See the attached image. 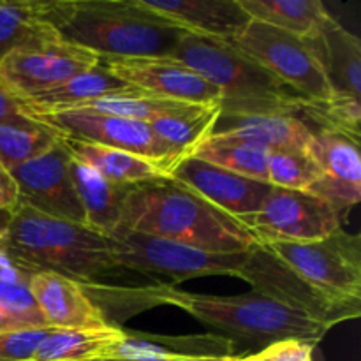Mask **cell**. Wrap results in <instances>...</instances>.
Segmentation results:
<instances>
[{"label":"cell","mask_w":361,"mask_h":361,"mask_svg":"<svg viewBox=\"0 0 361 361\" xmlns=\"http://www.w3.org/2000/svg\"><path fill=\"white\" fill-rule=\"evenodd\" d=\"M169 56L219 88L221 115L298 116L307 101L226 39L182 32Z\"/></svg>","instance_id":"3957f363"},{"label":"cell","mask_w":361,"mask_h":361,"mask_svg":"<svg viewBox=\"0 0 361 361\" xmlns=\"http://www.w3.org/2000/svg\"><path fill=\"white\" fill-rule=\"evenodd\" d=\"M133 90H137V88L120 80L108 67L99 63L92 69L69 78L56 87L30 95L20 102L27 115H30V113L67 111V109H74L85 102L104 97V95L123 94V92Z\"/></svg>","instance_id":"7402d4cb"},{"label":"cell","mask_w":361,"mask_h":361,"mask_svg":"<svg viewBox=\"0 0 361 361\" xmlns=\"http://www.w3.org/2000/svg\"><path fill=\"white\" fill-rule=\"evenodd\" d=\"M97 361H127V360H97Z\"/></svg>","instance_id":"b9f144b4"},{"label":"cell","mask_w":361,"mask_h":361,"mask_svg":"<svg viewBox=\"0 0 361 361\" xmlns=\"http://www.w3.org/2000/svg\"><path fill=\"white\" fill-rule=\"evenodd\" d=\"M53 328H25L0 334V361H32L35 349Z\"/></svg>","instance_id":"e575fe53"},{"label":"cell","mask_w":361,"mask_h":361,"mask_svg":"<svg viewBox=\"0 0 361 361\" xmlns=\"http://www.w3.org/2000/svg\"><path fill=\"white\" fill-rule=\"evenodd\" d=\"M169 178L196 190L208 203L240 222L256 214L271 192L270 183L245 178L192 155L180 161Z\"/></svg>","instance_id":"9a60e30c"},{"label":"cell","mask_w":361,"mask_h":361,"mask_svg":"<svg viewBox=\"0 0 361 361\" xmlns=\"http://www.w3.org/2000/svg\"><path fill=\"white\" fill-rule=\"evenodd\" d=\"M236 277L249 282L252 291L326 324L330 330L338 323L358 319L361 314V303L338 302L323 295L261 245L249 250Z\"/></svg>","instance_id":"30bf717a"},{"label":"cell","mask_w":361,"mask_h":361,"mask_svg":"<svg viewBox=\"0 0 361 361\" xmlns=\"http://www.w3.org/2000/svg\"><path fill=\"white\" fill-rule=\"evenodd\" d=\"M261 361H314V345L302 341H279L257 353Z\"/></svg>","instance_id":"d590c367"},{"label":"cell","mask_w":361,"mask_h":361,"mask_svg":"<svg viewBox=\"0 0 361 361\" xmlns=\"http://www.w3.org/2000/svg\"><path fill=\"white\" fill-rule=\"evenodd\" d=\"M35 271L0 250V309L21 328H48L30 291Z\"/></svg>","instance_id":"4dcf8cb0"},{"label":"cell","mask_w":361,"mask_h":361,"mask_svg":"<svg viewBox=\"0 0 361 361\" xmlns=\"http://www.w3.org/2000/svg\"><path fill=\"white\" fill-rule=\"evenodd\" d=\"M235 342L221 335H166L123 330L106 360L127 361H231Z\"/></svg>","instance_id":"ac0fdd59"},{"label":"cell","mask_w":361,"mask_h":361,"mask_svg":"<svg viewBox=\"0 0 361 361\" xmlns=\"http://www.w3.org/2000/svg\"><path fill=\"white\" fill-rule=\"evenodd\" d=\"M231 42L307 101L324 102L334 97V90L328 85L319 63L302 37L250 20Z\"/></svg>","instance_id":"ba28073f"},{"label":"cell","mask_w":361,"mask_h":361,"mask_svg":"<svg viewBox=\"0 0 361 361\" xmlns=\"http://www.w3.org/2000/svg\"><path fill=\"white\" fill-rule=\"evenodd\" d=\"M231 361H261V360H259V356H257V353H256V355L243 356V358H236V356H235V358H233Z\"/></svg>","instance_id":"60d3db41"},{"label":"cell","mask_w":361,"mask_h":361,"mask_svg":"<svg viewBox=\"0 0 361 361\" xmlns=\"http://www.w3.org/2000/svg\"><path fill=\"white\" fill-rule=\"evenodd\" d=\"M298 118L303 120L310 129L316 127L314 130H331L360 141L361 99L334 94L330 101H305L300 109Z\"/></svg>","instance_id":"d6a6232c"},{"label":"cell","mask_w":361,"mask_h":361,"mask_svg":"<svg viewBox=\"0 0 361 361\" xmlns=\"http://www.w3.org/2000/svg\"><path fill=\"white\" fill-rule=\"evenodd\" d=\"M101 63L120 80L148 94L196 106H221L219 88L173 56L102 59Z\"/></svg>","instance_id":"5bb4252c"},{"label":"cell","mask_w":361,"mask_h":361,"mask_svg":"<svg viewBox=\"0 0 361 361\" xmlns=\"http://www.w3.org/2000/svg\"><path fill=\"white\" fill-rule=\"evenodd\" d=\"M159 288V303L178 307L208 326L264 348L279 341H302L316 345L330 331L326 324L256 291L238 296H212L178 291L173 286Z\"/></svg>","instance_id":"5b68a950"},{"label":"cell","mask_w":361,"mask_h":361,"mask_svg":"<svg viewBox=\"0 0 361 361\" xmlns=\"http://www.w3.org/2000/svg\"><path fill=\"white\" fill-rule=\"evenodd\" d=\"M250 20L271 25L296 37L312 34L328 16L321 0H238Z\"/></svg>","instance_id":"f1b7e54d"},{"label":"cell","mask_w":361,"mask_h":361,"mask_svg":"<svg viewBox=\"0 0 361 361\" xmlns=\"http://www.w3.org/2000/svg\"><path fill=\"white\" fill-rule=\"evenodd\" d=\"M312 288L338 302L361 303V240L337 229L307 243H257Z\"/></svg>","instance_id":"8992f818"},{"label":"cell","mask_w":361,"mask_h":361,"mask_svg":"<svg viewBox=\"0 0 361 361\" xmlns=\"http://www.w3.org/2000/svg\"><path fill=\"white\" fill-rule=\"evenodd\" d=\"M99 63L101 59L95 53L63 41L60 35L39 39L0 59V87L18 101H25Z\"/></svg>","instance_id":"9c48e42d"},{"label":"cell","mask_w":361,"mask_h":361,"mask_svg":"<svg viewBox=\"0 0 361 361\" xmlns=\"http://www.w3.org/2000/svg\"><path fill=\"white\" fill-rule=\"evenodd\" d=\"M242 224L257 243H307L341 229V215L312 194L271 187L263 207Z\"/></svg>","instance_id":"7c38bea8"},{"label":"cell","mask_w":361,"mask_h":361,"mask_svg":"<svg viewBox=\"0 0 361 361\" xmlns=\"http://www.w3.org/2000/svg\"><path fill=\"white\" fill-rule=\"evenodd\" d=\"M13 214H14V212L0 210V240H2L4 236H6L7 229H9L11 221H13Z\"/></svg>","instance_id":"ab89813d"},{"label":"cell","mask_w":361,"mask_h":361,"mask_svg":"<svg viewBox=\"0 0 361 361\" xmlns=\"http://www.w3.org/2000/svg\"><path fill=\"white\" fill-rule=\"evenodd\" d=\"M66 141L71 155L76 161L87 164L109 182L122 183V185H143L155 180L169 178L161 168L130 152L87 143V141L67 140V137Z\"/></svg>","instance_id":"cb8c5ba5"},{"label":"cell","mask_w":361,"mask_h":361,"mask_svg":"<svg viewBox=\"0 0 361 361\" xmlns=\"http://www.w3.org/2000/svg\"><path fill=\"white\" fill-rule=\"evenodd\" d=\"M13 330H25V328H21L20 324L9 316V314H6L2 309H0V334H2V331H13Z\"/></svg>","instance_id":"f35d334b"},{"label":"cell","mask_w":361,"mask_h":361,"mask_svg":"<svg viewBox=\"0 0 361 361\" xmlns=\"http://www.w3.org/2000/svg\"><path fill=\"white\" fill-rule=\"evenodd\" d=\"M212 134L240 137L268 152L309 150L314 140V129L291 115H219Z\"/></svg>","instance_id":"44dd1931"},{"label":"cell","mask_w":361,"mask_h":361,"mask_svg":"<svg viewBox=\"0 0 361 361\" xmlns=\"http://www.w3.org/2000/svg\"><path fill=\"white\" fill-rule=\"evenodd\" d=\"M0 250L34 271H53L80 284L116 270L111 238L85 224L48 217L18 204Z\"/></svg>","instance_id":"277c9868"},{"label":"cell","mask_w":361,"mask_h":361,"mask_svg":"<svg viewBox=\"0 0 361 361\" xmlns=\"http://www.w3.org/2000/svg\"><path fill=\"white\" fill-rule=\"evenodd\" d=\"M53 25L63 41L99 59L169 56L182 30L134 0H55Z\"/></svg>","instance_id":"7a4b0ae2"},{"label":"cell","mask_w":361,"mask_h":361,"mask_svg":"<svg viewBox=\"0 0 361 361\" xmlns=\"http://www.w3.org/2000/svg\"><path fill=\"white\" fill-rule=\"evenodd\" d=\"M323 171L309 150L270 152L268 159V183L289 190H307L319 182Z\"/></svg>","instance_id":"836d02e7"},{"label":"cell","mask_w":361,"mask_h":361,"mask_svg":"<svg viewBox=\"0 0 361 361\" xmlns=\"http://www.w3.org/2000/svg\"><path fill=\"white\" fill-rule=\"evenodd\" d=\"M71 178L83 207L88 228L109 236L116 231L120 212L127 196L137 185H122L109 182L83 162L71 159Z\"/></svg>","instance_id":"603a6c76"},{"label":"cell","mask_w":361,"mask_h":361,"mask_svg":"<svg viewBox=\"0 0 361 361\" xmlns=\"http://www.w3.org/2000/svg\"><path fill=\"white\" fill-rule=\"evenodd\" d=\"M62 134L27 116L20 122L0 123V164L11 171L55 147Z\"/></svg>","instance_id":"f546056e"},{"label":"cell","mask_w":361,"mask_h":361,"mask_svg":"<svg viewBox=\"0 0 361 361\" xmlns=\"http://www.w3.org/2000/svg\"><path fill=\"white\" fill-rule=\"evenodd\" d=\"M122 334L123 330L118 326L99 330H51L35 349L32 361L106 360L111 345Z\"/></svg>","instance_id":"4316f807"},{"label":"cell","mask_w":361,"mask_h":361,"mask_svg":"<svg viewBox=\"0 0 361 361\" xmlns=\"http://www.w3.org/2000/svg\"><path fill=\"white\" fill-rule=\"evenodd\" d=\"M56 35L59 32L53 25V2L0 0V59L28 42Z\"/></svg>","instance_id":"484cf974"},{"label":"cell","mask_w":361,"mask_h":361,"mask_svg":"<svg viewBox=\"0 0 361 361\" xmlns=\"http://www.w3.org/2000/svg\"><path fill=\"white\" fill-rule=\"evenodd\" d=\"M221 115V106H204L200 111L173 118H162L150 123L159 140L180 159L192 155L197 145L214 130L215 122Z\"/></svg>","instance_id":"1f68e13d"},{"label":"cell","mask_w":361,"mask_h":361,"mask_svg":"<svg viewBox=\"0 0 361 361\" xmlns=\"http://www.w3.org/2000/svg\"><path fill=\"white\" fill-rule=\"evenodd\" d=\"M20 204L18 187L11 173L0 164V210L14 212Z\"/></svg>","instance_id":"8d00e7d4"},{"label":"cell","mask_w":361,"mask_h":361,"mask_svg":"<svg viewBox=\"0 0 361 361\" xmlns=\"http://www.w3.org/2000/svg\"><path fill=\"white\" fill-rule=\"evenodd\" d=\"M71 159L73 155L66 137H62L48 152L9 173L16 182L20 204L48 217L87 226L83 207L71 178Z\"/></svg>","instance_id":"4fadbf2b"},{"label":"cell","mask_w":361,"mask_h":361,"mask_svg":"<svg viewBox=\"0 0 361 361\" xmlns=\"http://www.w3.org/2000/svg\"><path fill=\"white\" fill-rule=\"evenodd\" d=\"M182 32L231 41L250 21L238 0H134Z\"/></svg>","instance_id":"d6986e66"},{"label":"cell","mask_w":361,"mask_h":361,"mask_svg":"<svg viewBox=\"0 0 361 361\" xmlns=\"http://www.w3.org/2000/svg\"><path fill=\"white\" fill-rule=\"evenodd\" d=\"M28 116L53 127L67 140L130 152L161 168L168 176L180 162V159L159 140L150 123L140 120L90 111L30 113Z\"/></svg>","instance_id":"8fae6325"},{"label":"cell","mask_w":361,"mask_h":361,"mask_svg":"<svg viewBox=\"0 0 361 361\" xmlns=\"http://www.w3.org/2000/svg\"><path fill=\"white\" fill-rule=\"evenodd\" d=\"M204 106L189 104V102L173 101V99L159 97V95L148 94L143 90L123 92V94H111L104 97L94 99L85 104L78 106L67 111H90L99 115L122 116V118L140 120L145 123H154L162 118H173V116L190 115L200 111Z\"/></svg>","instance_id":"d4e9b609"},{"label":"cell","mask_w":361,"mask_h":361,"mask_svg":"<svg viewBox=\"0 0 361 361\" xmlns=\"http://www.w3.org/2000/svg\"><path fill=\"white\" fill-rule=\"evenodd\" d=\"M109 238L116 268L162 274L176 282L207 275L236 277L249 256V252H204L183 243L126 229H116Z\"/></svg>","instance_id":"52a82bcc"},{"label":"cell","mask_w":361,"mask_h":361,"mask_svg":"<svg viewBox=\"0 0 361 361\" xmlns=\"http://www.w3.org/2000/svg\"><path fill=\"white\" fill-rule=\"evenodd\" d=\"M34 302L53 330H99L113 326L83 286L53 271H35L30 277Z\"/></svg>","instance_id":"e0dca14e"},{"label":"cell","mask_w":361,"mask_h":361,"mask_svg":"<svg viewBox=\"0 0 361 361\" xmlns=\"http://www.w3.org/2000/svg\"><path fill=\"white\" fill-rule=\"evenodd\" d=\"M303 42L334 94L361 99V41L353 32L330 14Z\"/></svg>","instance_id":"ffe728a7"},{"label":"cell","mask_w":361,"mask_h":361,"mask_svg":"<svg viewBox=\"0 0 361 361\" xmlns=\"http://www.w3.org/2000/svg\"><path fill=\"white\" fill-rule=\"evenodd\" d=\"M192 157L201 159L217 168L228 169L245 178L268 183L270 152L240 137L210 134L197 145L196 150L192 152Z\"/></svg>","instance_id":"83f0119b"},{"label":"cell","mask_w":361,"mask_h":361,"mask_svg":"<svg viewBox=\"0 0 361 361\" xmlns=\"http://www.w3.org/2000/svg\"><path fill=\"white\" fill-rule=\"evenodd\" d=\"M27 116L28 115L23 111L21 102L0 87V123L20 122V120H25Z\"/></svg>","instance_id":"74e56055"},{"label":"cell","mask_w":361,"mask_h":361,"mask_svg":"<svg viewBox=\"0 0 361 361\" xmlns=\"http://www.w3.org/2000/svg\"><path fill=\"white\" fill-rule=\"evenodd\" d=\"M309 154L323 171L307 192L330 204L338 215L361 200L360 141L331 130H314Z\"/></svg>","instance_id":"2e32d148"},{"label":"cell","mask_w":361,"mask_h":361,"mask_svg":"<svg viewBox=\"0 0 361 361\" xmlns=\"http://www.w3.org/2000/svg\"><path fill=\"white\" fill-rule=\"evenodd\" d=\"M116 229L171 240L204 252H249L257 245L238 219L173 178L134 187L123 203Z\"/></svg>","instance_id":"6da1fadb"}]
</instances>
